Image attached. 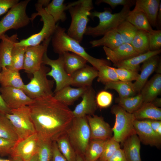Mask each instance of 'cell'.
<instances>
[{
	"label": "cell",
	"instance_id": "1",
	"mask_svg": "<svg viewBox=\"0 0 161 161\" xmlns=\"http://www.w3.org/2000/svg\"><path fill=\"white\" fill-rule=\"evenodd\" d=\"M39 138L55 141L65 132L74 117L68 106L53 96L34 99L28 106Z\"/></svg>",
	"mask_w": 161,
	"mask_h": 161
},
{
	"label": "cell",
	"instance_id": "2",
	"mask_svg": "<svg viewBox=\"0 0 161 161\" xmlns=\"http://www.w3.org/2000/svg\"><path fill=\"white\" fill-rule=\"evenodd\" d=\"M65 30L64 28L56 25L51 40L55 52L59 55L66 52L77 54L84 58L97 70L103 65L110 66V63L107 60L97 58L89 55L79 42L68 35Z\"/></svg>",
	"mask_w": 161,
	"mask_h": 161
},
{
	"label": "cell",
	"instance_id": "3",
	"mask_svg": "<svg viewBox=\"0 0 161 161\" xmlns=\"http://www.w3.org/2000/svg\"><path fill=\"white\" fill-rule=\"evenodd\" d=\"M92 0H80L67 5L71 17V21L67 34L79 43L83 36L89 21V17L93 8Z\"/></svg>",
	"mask_w": 161,
	"mask_h": 161
},
{
	"label": "cell",
	"instance_id": "4",
	"mask_svg": "<svg viewBox=\"0 0 161 161\" xmlns=\"http://www.w3.org/2000/svg\"><path fill=\"white\" fill-rule=\"evenodd\" d=\"M131 7L129 6H123L120 12L114 14L108 8H105L102 12L96 11L91 12L89 17L92 19L95 17L98 18L99 23L95 27H87L84 35L96 37L104 35L107 32L116 29L118 26L125 20L130 11Z\"/></svg>",
	"mask_w": 161,
	"mask_h": 161
},
{
	"label": "cell",
	"instance_id": "5",
	"mask_svg": "<svg viewBox=\"0 0 161 161\" xmlns=\"http://www.w3.org/2000/svg\"><path fill=\"white\" fill-rule=\"evenodd\" d=\"M66 132L75 152L84 155L90 140V130L86 116L74 117Z\"/></svg>",
	"mask_w": 161,
	"mask_h": 161
},
{
	"label": "cell",
	"instance_id": "6",
	"mask_svg": "<svg viewBox=\"0 0 161 161\" xmlns=\"http://www.w3.org/2000/svg\"><path fill=\"white\" fill-rule=\"evenodd\" d=\"M49 68L42 64L40 69L32 74L33 77L22 89L30 98L34 100L53 96L52 91L54 81L47 78Z\"/></svg>",
	"mask_w": 161,
	"mask_h": 161
},
{
	"label": "cell",
	"instance_id": "7",
	"mask_svg": "<svg viewBox=\"0 0 161 161\" xmlns=\"http://www.w3.org/2000/svg\"><path fill=\"white\" fill-rule=\"evenodd\" d=\"M35 7L37 12L33 14L30 18L31 20L33 21L37 16H41V20L43 23L42 29L39 32L16 42L14 46L27 47L37 45L41 42L51 37L54 33L56 25L53 18L46 11L41 4L37 3Z\"/></svg>",
	"mask_w": 161,
	"mask_h": 161
},
{
	"label": "cell",
	"instance_id": "8",
	"mask_svg": "<svg viewBox=\"0 0 161 161\" xmlns=\"http://www.w3.org/2000/svg\"><path fill=\"white\" fill-rule=\"evenodd\" d=\"M111 112L115 116V124L112 128L113 137L123 144L128 137L136 134L134 126L135 118L132 113L127 112L117 104L112 106Z\"/></svg>",
	"mask_w": 161,
	"mask_h": 161
},
{
	"label": "cell",
	"instance_id": "9",
	"mask_svg": "<svg viewBox=\"0 0 161 161\" xmlns=\"http://www.w3.org/2000/svg\"><path fill=\"white\" fill-rule=\"evenodd\" d=\"M5 115L11 123L18 136V140L36 133L28 106L11 109V113Z\"/></svg>",
	"mask_w": 161,
	"mask_h": 161
},
{
	"label": "cell",
	"instance_id": "10",
	"mask_svg": "<svg viewBox=\"0 0 161 161\" xmlns=\"http://www.w3.org/2000/svg\"><path fill=\"white\" fill-rule=\"evenodd\" d=\"M30 0L19 2L11 8L0 21V35L11 29L17 30L27 25L31 21L26 14Z\"/></svg>",
	"mask_w": 161,
	"mask_h": 161
},
{
	"label": "cell",
	"instance_id": "11",
	"mask_svg": "<svg viewBox=\"0 0 161 161\" xmlns=\"http://www.w3.org/2000/svg\"><path fill=\"white\" fill-rule=\"evenodd\" d=\"M42 64L51 67V69L47 73V75L52 77L55 82V93L65 86L71 85V76L65 69L62 54L59 55L57 59L52 60L48 56L46 52L43 57Z\"/></svg>",
	"mask_w": 161,
	"mask_h": 161
},
{
	"label": "cell",
	"instance_id": "12",
	"mask_svg": "<svg viewBox=\"0 0 161 161\" xmlns=\"http://www.w3.org/2000/svg\"><path fill=\"white\" fill-rule=\"evenodd\" d=\"M51 38L45 40L38 45L27 47L23 69L25 72L33 74L40 69L43 64V57L47 51Z\"/></svg>",
	"mask_w": 161,
	"mask_h": 161
},
{
	"label": "cell",
	"instance_id": "13",
	"mask_svg": "<svg viewBox=\"0 0 161 161\" xmlns=\"http://www.w3.org/2000/svg\"><path fill=\"white\" fill-rule=\"evenodd\" d=\"M39 138L36 133L15 144L10 154L12 159L28 161L37 153Z\"/></svg>",
	"mask_w": 161,
	"mask_h": 161
},
{
	"label": "cell",
	"instance_id": "14",
	"mask_svg": "<svg viewBox=\"0 0 161 161\" xmlns=\"http://www.w3.org/2000/svg\"><path fill=\"white\" fill-rule=\"evenodd\" d=\"M0 93L7 106L11 109L28 106L34 100L22 89L13 87L1 86Z\"/></svg>",
	"mask_w": 161,
	"mask_h": 161
},
{
	"label": "cell",
	"instance_id": "15",
	"mask_svg": "<svg viewBox=\"0 0 161 161\" xmlns=\"http://www.w3.org/2000/svg\"><path fill=\"white\" fill-rule=\"evenodd\" d=\"M90 130V140H106L112 138L113 131L103 118L95 114L86 116Z\"/></svg>",
	"mask_w": 161,
	"mask_h": 161
},
{
	"label": "cell",
	"instance_id": "16",
	"mask_svg": "<svg viewBox=\"0 0 161 161\" xmlns=\"http://www.w3.org/2000/svg\"><path fill=\"white\" fill-rule=\"evenodd\" d=\"M81 97V101L72 111L74 117H82L94 115L97 106L95 92L91 86L87 87Z\"/></svg>",
	"mask_w": 161,
	"mask_h": 161
},
{
	"label": "cell",
	"instance_id": "17",
	"mask_svg": "<svg viewBox=\"0 0 161 161\" xmlns=\"http://www.w3.org/2000/svg\"><path fill=\"white\" fill-rule=\"evenodd\" d=\"M134 126L136 134L143 143L157 147L160 146L161 136L153 130L145 120L135 119Z\"/></svg>",
	"mask_w": 161,
	"mask_h": 161
},
{
	"label": "cell",
	"instance_id": "18",
	"mask_svg": "<svg viewBox=\"0 0 161 161\" xmlns=\"http://www.w3.org/2000/svg\"><path fill=\"white\" fill-rule=\"evenodd\" d=\"M98 75V70L93 66L86 65L71 75V85L78 87L91 86Z\"/></svg>",
	"mask_w": 161,
	"mask_h": 161
},
{
	"label": "cell",
	"instance_id": "19",
	"mask_svg": "<svg viewBox=\"0 0 161 161\" xmlns=\"http://www.w3.org/2000/svg\"><path fill=\"white\" fill-rule=\"evenodd\" d=\"M103 48L108 60L115 64L139 54L131 44L123 43L118 47L111 49L105 47Z\"/></svg>",
	"mask_w": 161,
	"mask_h": 161
},
{
	"label": "cell",
	"instance_id": "20",
	"mask_svg": "<svg viewBox=\"0 0 161 161\" xmlns=\"http://www.w3.org/2000/svg\"><path fill=\"white\" fill-rule=\"evenodd\" d=\"M18 39L16 34L9 36L5 34L0 35V67L1 68L10 66L11 54L15 43Z\"/></svg>",
	"mask_w": 161,
	"mask_h": 161
},
{
	"label": "cell",
	"instance_id": "21",
	"mask_svg": "<svg viewBox=\"0 0 161 161\" xmlns=\"http://www.w3.org/2000/svg\"><path fill=\"white\" fill-rule=\"evenodd\" d=\"M160 58L158 55L153 56L144 61L138 79L133 83L137 93H140L150 75L155 70Z\"/></svg>",
	"mask_w": 161,
	"mask_h": 161
},
{
	"label": "cell",
	"instance_id": "22",
	"mask_svg": "<svg viewBox=\"0 0 161 161\" xmlns=\"http://www.w3.org/2000/svg\"><path fill=\"white\" fill-rule=\"evenodd\" d=\"M160 0H136L134 9L143 12L151 27H156V18Z\"/></svg>",
	"mask_w": 161,
	"mask_h": 161
},
{
	"label": "cell",
	"instance_id": "23",
	"mask_svg": "<svg viewBox=\"0 0 161 161\" xmlns=\"http://www.w3.org/2000/svg\"><path fill=\"white\" fill-rule=\"evenodd\" d=\"M161 92V75L157 73L147 82L140 92L143 103L151 102L157 97Z\"/></svg>",
	"mask_w": 161,
	"mask_h": 161
},
{
	"label": "cell",
	"instance_id": "24",
	"mask_svg": "<svg viewBox=\"0 0 161 161\" xmlns=\"http://www.w3.org/2000/svg\"><path fill=\"white\" fill-rule=\"evenodd\" d=\"M87 87L73 88L68 86L55 92L53 97L55 99L68 106L81 97Z\"/></svg>",
	"mask_w": 161,
	"mask_h": 161
},
{
	"label": "cell",
	"instance_id": "25",
	"mask_svg": "<svg viewBox=\"0 0 161 161\" xmlns=\"http://www.w3.org/2000/svg\"><path fill=\"white\" fill-rule=\"evenodd\" d=\"M0 84L2 86H9L22 89L24 84L19 71L7 67L1 68Z\"/></svg>",
	"mask_w": 161,
	"mask_h": 161
},
{
	"label": "cell",
	"instance_id": "26",
	"mask_svg": "<svg viewBox=\"0 0 161 161\" xmlns=\"http://www.w3.org/2000/svg\"><path fill=\"white\" fill-rule=\"evenodd\" d=\"M140 143L136 134L129 136L123 142V150L128 161H142L140 155Z\"/></svg>",
	"mask_w": 161,
	"mask_h": 161
},
{
	"label": "cell",
	"instance_id": "27",
	"mask_svg": "<svg viewBox=\"0 0 161 161\" xmlns=\"http://www.w3.org/2000/svg\"><path fill=\"white\" fill-rule=\"evenodd\" d=\"M161 52V49L155 51H150L139 54L129 59L123 61L114 65L118 68H122L138 72L140 69V64L149 58Z\"/></svg>",
	"mask_w": 161,
	"mask_h": 161
},
{
	"label": "cell",
	"instance_id": "28",
	"mask_svg": "<svg viewBox=\"0 0 161 161\" xmlns=\"http://www.w3.org/2000/svg\"><path fill=\"white\" fill-rule=\"evenodd\" d=\"M62 55L65 69L70 76L86 65V60L77 54L66 52Z\"/></svg>",
	"mask_w": 161,
	"mask_h": 161
},
{
	"label": "cell",
	"instance_id": "29",
	"mask_svg": "<svg viewBox=\"0 0 161 161\" xmlns=\"http://www.w3.org/2000/svg\"><path fill=\"white\" fill-rule=\"evenodd\" d=\"M89 43L93 47L103 46L111 49H114L123 43L116 29L110 31L101 38L92 41Z\"/></svg>",
	"mask_w": 161,
	"mask_h": 161
},
{
	"label": "cell",
	"instance_id": "30",
	"mask_svg": "<svg viewBox=\"0 0 161 161\" xmlns=\"http://www.w3.org/2000/svg\"><path fill=\"white\" fill-rule=\"evenodd\" d=\"M132 114L137 120H161V108L155 106L151 102L143 103L139 109Z\"/></svg>",
	"mask_w": 161,
	"mask_h": 161
},
{
	"label": "cell",
	"instance_id": "31",
	"mask_svg": "<svg viewBox=\"0 0 161 161\" xmlns=\"http://www.w3.org/2000/svg\"><path fill=\"white\" fill-rule=\"evenodd\" d=\"M125 20L133 24L138 30L148 32L153 30L144 14L140 10L134 9L130 10Z\"/></svg>",
	"mask_w": 161,
	"mask_h": 161
},
{
	"label": "cell",
	"instance_id": "32",
	"mask_svg": "<svg viewBox=\"0 0 161 161\" xmlns=\"http://www.w3.org/2000/svg\"><path fill=\"white\" fill-rule=\"evenodd\" d=\"M104 89H113L118 93L120 97H127L134 96L137 93L135 91L133 83L131 82L118 80L105 84Z\"/></svg>",
	"mask_w": 161,
	"mask_h": 161
},
{
	"label": "cell",
	"instance_id": "33",
	"mask_svg": "<svg viewBox=\"0 0 161 161\" xmlns=\"http://www.w3.org/2000/svg\"><path fill=\"white\" fill-rule=\"evenodd\" d=\"M64 1V0H53L44 8L56 23L60 21L64 22L66 19L65 11L67 10V5Z\"/></svg>",
	"mask_w": 161,
	"mask_h": 161
},
{
	"label": "cell",
	"instance_id": "34",
	"mask_svg": "<svg viewBox=\"0 0 161 161\" xmlns=\"http://www.w3.org/2000/svg\"><path fill=\"white\" fill-rule=\"evenodd\" d=\"M58 147L63 155L68 161H75L76 153L66 132L55 140Z\"/></svg>",
	"mask_w": 161,
	"mask_h": 161
},
{
	"label": "cell",
	"instance_id": "35",
	"mask_svg": "<svg viewBox=\"0 0 161 161\" xmlns=\"http://www.w3.org/2000/svg\"><path fill=\"white\" fill-rule=\"evenodd\" d=\"M115 101L117 105L131 113L137 110L143 103V98L140 93L132 97L125 98L118 97L116 99Z\"/></svg>",
	"mask_w": 161,
	"mask_h": 161
},
{
	"label": "cell",
	"instance_id": "36",
	"mask_svg": "<svg viewBox=\"0 0 161 161\" xmlns=\"http://www.w3.org/2000/svg\"><path fill=\"white\" fill-rule=\"evenodd\" d=\"M106 140H90L84 155L85 161L98 160L102 153Z\"/></svg>",
	"mask_w": 161,
	"mask_h": 161
},
{
	"label": "cell",
	"instance_id": "37",
	"mask_svg": "<svg viewBox=\"0 0 161 161\" xmlns=\"http://www.w3.org/2000/svg\"><path fill=\"white\" fill-rule=\"evenodd\" d=\"M131 44L139 54L149 51V41L147 32L138 30Z\"/></svg>",
	"mask_w": 161,
	"mask_h": 161
},
{
	"label": "cell",
	"instance_id": "38",
	"mask_svg": "<svg viewBox=\"0 0 161 161\" xmlns=\"http://www.w3.org/2000/svg\"><path fill=\"white\" fill-rule=\"evenodd\" d=\"M0 137L17 142L18 136L10 120L5 115L0 114Z\"/></svg>",
	"mask_w": 161,
	"mask_h": 161
},
{
	"label": "cell",
	"instance_id": "39",
	"mask_svg": "<svg viewBox=\"0 0 161 161\" xmlns=\"http://www.w3.org/2000/svg\"><path fill=\"white\" fill-rule=\"evenodd\" d=\"M123 43L131 44L138 30L129 22L124 20L116 28Z\"/></svg>",
	"mask_w": 161,
	"mask_h": 161
},
{
	"label": "cell",
	"instance_id": "40",
	"mask_svg": "<svg viewBox=\"0 0 161 161\" xmlns=\"http://www.w3.org/2000/svg\"><path fill=\"white\" fill-rule=\"evenodd\" d=\"M27 47L14 46L11 54V64L9 68L18 71L23 69L24 55Z\"/></svg>",
	"mask_w": 161,
	"mask_h": 161
},
{
	"label": "cell",
	"instance_id": "41",
	"mask_svg": "<svg viewBox=\"0 0 161 161\" xmlns=\"http://www.w3.org/2000/svg\"><path fill=\"white\" fill-rule=\"evenodd\" d=\"M52 142L51 140L39 138L37 151L38 161H51Z\"/></svg>",
	"mask_w": 161,
	"mask_h": 161
},
{
	"label": "cell",
	"instance_id": "42",
	"mask_svg": "<svg viewBox=\"0 0 161 161\" xmlns=\"http://www.w3.org/2000/svg\"><path fill=\"white\" fill-rule=\"evenodd\" d=\"M98 71L97 81L105 85L112 82L119 80L114 68L110 66L104 65L101 66Z\"/></svg>",
	"mask_w": 161,
	"mask_h": 161
},
{
	"label": "cell",
	"instance_id": "43",
	"mask_svg": "<svg viewBox=\"0 0 161 161\" xmlns=\"http://www.w3.org/2000/svg\"><path fill=\"white\" fill-rule=\"evenodd\" d=\"M120 143L113 137L105 141L103 151L99 160V161H107L115 152L120 148Z\"/></svg>",
	"mask_w": 161,
	"mask_h": 161
},
{
	"label": "cell",
	"instance_id": "44",
	"mask_svg": "<svg viewBox=\"0 0 161 161\" xmlns=\"http://www.w3.org/2000/svg\"><path fill=\"white\" fill-rule=\"evenodd\" d=\"M149 41V51L161 49V30H152L147 32Z\"/></svg>",
	"mask_w": 161,
	"mask_h": 161
},
{
	"label": "cell",
	"instance_id": "45",
	"mask_svg": "<svg viewBox=\"0 0 161 161\" xmlns=\"http://www.w3.org/2000/svg\"><path fill=\"white\" fill-rule=\"evenodd\" d=\"M114 69L119 80L132 82L136 80L139 74L136 71L122 68H115Z\"/></svg>",
	"mask_w": 161,
	"mask_h": 161
},
{
	"label": "cell",
	"instance_id": "46",
	"mask_svg": "<svg viewBox=\"0 0 161 161\" xmlns=\"http://www.w3.org/2000/svg\"><path fill=\"white\" fill-rule=\"evenodd\" d=\"M97 106L100 108L109 107L113 100V95L110 92L106 90H102L99 92L95 97Z\"/></svg>",
	"mask_w": 161,
	"mask_h": 161
},
{
	"label": "cell",
	"instance_id": "47",
	"mask_svg": "<svg viewBox=\"0 0 161 161\" xmlns=\"http://www.w3.org/2000/svg\"><path fill=\"white\" fill-rule=\"evenodd\" d=\"M136 0H97L95 4L99 5L101 3H105L109 5L114 9L118 5L129 6L131 7L135 5Z\"/></svg>",
	"mask_w": 161,
	"mask_h": 161
},
{
	"label": "cell",
	"instance_id": "48",
	"mask_svg": "<svg viewBox=\"0 0 161 161\" xmlns=\"http://www.w3.org/2000/svg\"><path fill=\"white\" fill-rule=\"evenodd\" d=\"M16 142L0 137V156L10 155Z\"/></svg>",
	"mask_w": 161,
	"mask_h": 161
},
{
	"label": "cell",
	"instance_id": "49",
	"mask_svg": "<svg viewBox=\"0 0 161 161\" xmlns=\"http://www.w3.org/2000/svg\"><path fill=\"white\" fill-rule=\"evenodd\" d=\"M19 2L18 0H0V16Z\"/></svg>",
	"mask_w": 161,
	"mask_h": 161
},
{
	"label": "cell",
	"instance_id": "50",
	"mask_svg": "<svg viewBox=\"0 0 161 161\" xmlns=\"http://www.w3.org/2000/svg\"><path fill=\"white\" fill-rule=\"evenodd\" d=\"M51 161H68L59 151L56 142L53 141Z\"/></svg>",
	"mask_w": 161,
	"mask_h": 161
},
{
	"label": "cell",
	"instance_id": "51",
	"mask_svg": "<svg viewBox=\"0 0 161 161\" xmlns=\"http://www.w3.org/2000/svg\"><path fill=\"white\" fill-rule=\"evenodd\" d=\"M107 161H128L123 149L117 150Z\"/></svg>",
	"mask_w": 161,
	"mask_h": 161
},
{
	"label": "cell",
	"instance_id": "52",
	"mask_svg": "<svg viewBox=\"0 0 161 161\" xmlns=\"http://www.w3.org/2000/svg\"><path fill=\"white\" fill-rule=\"evenodd\" d=\"M11 113V109L7 106L0 93V114L5 115Z\"/></svg>",
	"mask_w": 161,
	"mask_h": 161
},
{
	"label": "cell",
	"instance_id": "53",
	"mask_svg": "<svg viewBox=\"0 0 161 161\" xmlns=\"http://www.w3.org/2000/svg\"><path fill=\"white\" fill-rule=\"evenodd\" d=\"M150 125L151 128L156 133L157 131L161 128V120H145Z\"/></svg>",
	"mask_w": 161,
	"mask_h": 161
},
{
	"label": "cell",
	"instance_id": "54",
	"mask_svg": "<svg viewBox=\"0 0 161 161\" xmlns=\"http://www.w3.org/2000/svg\"><path fill=\"white\" fill-rule=\"evenodd\" d=\"M156 28L161 30V2L160 4L156 18Z\"/></svg>",
	"mask_w": 161,
	"mask_h": 161
},
{
	"label": "cell",
	"instance_id": "55",
	"mask_svg": "<svg viewBox=\"0 0 161 161\" xmlns=\"http://www.w3.org/2000/svg\"><path fill=\"white\" fill-rule=\"evenodd\" d=\"M151 103L155 106L160 108L161 106V99L157 97Z\"/></svg>",
	"mask_w": 161,
	"mask_h": 161
},
{
	"label": "cell",
	"instance_id": "56",
	"mask_svg": "<svg viewBox=\"0 0 161 161\" xmlns=\"http://www.w3.org/2000/svg\"><path fill=\"white\" fill-rule=\"evenodd\" d=\"M76 158L75 161H85L84 155L79 153L76 152Z\"/></svg>",
	"mask_w": 161,
	"mask_h": 161
},
{
	"label": "cell",
	"instance_id": "57",
	"mask_svg": "<svg viewBox=\"0 0 161 161\" xmlns=\"http://www.w3.org/2000/svg\"><path fill=\"white\" fill-rule=\"evenodd\" d=\"M50 2V0H39L38 1L37 3L46 7L49 3Z\"/></svg>",
	"mask_w": 161,
	"mask_h": 161
},
{
	"label": "cell",
	"instance_id": "58",
	"mask_svg": "<svg viewBox=\"0 0 161 161\" xmlns=\"http://www.w3.org/2000/svg\"><path fill=\"white\" fill-rule=\"evenodd\" d=\"M158 74H161V61L160 58L159 61L158 63L156 68L155 70Z\"/></svg>",
	"mask_w": 161,
	"mask_h": 161
},
{
	"label": "cell",
	"instance_id": "59",
	"mask_svg": "<svg viewBox=\"0 0 161 161\" xmlns=\"http://www.w3.org/2000/svg\"><path fill=\"white\" fill-rule=\"evenodd\" d=\"M28 161H38L37 153L32 156Z\"/></svg>",
	"mask_w": 161,
	"mask_h": 161
},
{
	"label": "cell",
	"instance_id": "60",
	"mask_svg": "<svg viewBox=\"0 0 161 161\" xmlns=\"http://www.w3.org/2000/svg\"><path fill=\"white\" fill-rule=\"evenodd\" d=\"M11 160L12 161H24L20 160H15V159H12V160Z\"/></svg>",
	"mask_w": 161,
	"mask_h": 161
},
{
	"label": "cell",
	"instance_id": "61",
	"mask_svg": "<svg viewBox=\"0 0 161 161\" xmlns=\"http://www.w3.org/2000/svg\"><path fill=\"white\" fill-rule=\"evenodd\" d=\"M1 161H12L9 160H2L1 159Z\"/></svg>",
	"mask_w": 161,
	"mask_h": 161
},
{
	"label": "cell",
	"instance_id": "62",
	"mask_svg": "<svg viewBox=\"0 0 161 161\" xmlns=\"http://www.w3.org/2000/svg\"><path fill=\"white\" fill-rule=\"evenodd\" d=\"M97 161H99V160H97Z\"/></svg>",
	"mask_w": 161,
	"mask_h": 161
},
{
	"label": "cell",
	"instance_id": "63",
	"mask_svg": "<svg viewBox=\"0 0 161 161\" xmlns=\"http://www.w3.org/2000/svg\"><path fill=\"white\" fill-rule=\"evenodd\" d=\"M1 159H0V161H1Z\"/></svg>",
	"mask_w": 161,
	"mask_h": 161
},
{
	"label": "cell",
	"instance_id": "64",
	"mask_svg": "<svg viewBox=\"0 0 161 161\" xmlns=\"http://www.w3.org/2000/svg\"></svg>",
	"mask_w": 161,
	"mask_h": 161
}]
</instances>
